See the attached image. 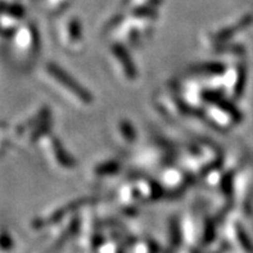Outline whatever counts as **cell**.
Here are the masks:
<instances>
[{"mask_svg": "<svg viewBox=\"0 0 253 253\" xmlns=\"http://www.w3.org/2000/svg\"><path fill=\"white\" fill-rule=\"evenodd\" d=\"M35 49V31L34 27L30 25H25L19 27L18 31L14 35V42H13V50L19 51L21 55L32 54L30 51Z\"/></svg>", "mask_w": 253, "mask_h": 253, "instance_id": "obj_2", "label": "cell"}, {"mask_svg": "<svg viewBox=\"0 0 253 253\" xmlns=\"http://www.w3.org/2000/svg\"><path fill=\"white\" fill-rule=\"evenodd\" d=\"M22 10L18 5L0 3V38H10L16 32Z\"/></svg>", "mask_w": 253, "mask_h": 253, "instance_id": "obj_1", "label": "cell"}, {"mask_svg": "<svg viewBox=\"0 0 253 253\" xmlns=\"http://www.w3.org/2000/svg\"><path fill=\"white\" fill-rule=\"evenodd\" d=\"M9 141V135H8V127L4 124H0V157L3 156L6 149V144Z\"/></svg>", "mask_w": 253, "mask_h": 253, "instance_id": "obj_4", "label": "cell"}, {"mask_svg": "<svg viewBox=\"0 0 253 253\" xmlns=\"http://www.w3.org/2000/svg\"><path fill=\"white\" fill-rule=\"evenodd\" d=\"M12 242L5 229L0 228V253H6L10 250Z\"/></svg>", "mask_w": 253, "mask_h": 253, "instance_id": "obj_3", "label": "cell"}]
</instances>
